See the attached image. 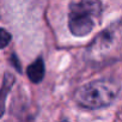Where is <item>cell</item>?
<instances>
[{"label":"cell","mask_w":122,"mask_h":122,"mask_svg":"<svg viewBox=\"0 0 122 122\" xmlns=\"http://www.w3.org/2000/svg\"><path fill=\"white\" fill-rule=\"evenodd\" d=\"M85 57L93 65H107L122 59V19L105 28L91 41Z\"/></svg>","instance_id":"obj_1"},{"label":"cell","mask_w":122,"mask_h":122,"mask_svg":"<svg viewBox=\"0 0 122 122\" xmlns=\"http://www.w3.org/2000/svg\"><path fill=\"white\" fill-rule=\"evenodd\" d=\"M120 92V84L112 79H99L80 86L76 93V102L86 109H101L110 105Z\"/></svg>","instance_id":"obj_2"},{"label":"cell","mask_w":122,"mask_h":122,"mask_svg":"<svg viewBox=\"0 0 122 122\" xmlns=\"http://www.w3.org/2000/svg\"><path fill=\"white\" fill-rule=\"evenodd\" d=\"M102 15L101 0H79L70 5L68 29L76 37L87 36L99 23Z\"/></svg>","instance_id":"obj_3"},{"label":"cell","mask_w":122,"mask_h":122,"mask_svg":"<svg viewBox=\"0 0 122 122\" xmlns=\"http://www.w3.org/2000/svg\"><path fill=\"white\" fill-rule=\"evenodd\" d=\"M44 73H46L44 62H43V60L41 57H38L37 60H35L34 62L28 67V70H26V74H28L29 79L34 84L41 83L42 79L44 78Z\"/></svg>","instance_id":"obj_4"},{"label":"cell","mask_w":122,"mask_h":122,"mask_svg":"<svg viewBox=\"0 0 122 122\" xmlns=\"http://www.w3.org/2000/svg\"><path fill=\"white\" fill-rule=\"evenodd\" d=\"M15 77L11 73H6L3 80V86L0 89V117L5 112V102L7 98V95L10 93L13 84H15Z\"/></svg>","instance_id":"obj_5"},{"label":"cell","mask_w":122,"mask_h":122,"mask_svg":"<svg viewBox=\"0 0 122 122\" xmlns=\"http://www.w3.org/2000/svg\"><path fill=\"white\" fill-rule=\"evenodd\" d=\"M11 42V34L5 29H0V49L5 48Z\"/></svg>","instance_id":"obj_6"},{"label":"cell","mask_w":122,"mask_h":122,"mask_svg":"<svg viewBox=\"0 0 122 122\" xmlns=\"http://www.w3.org/2000/svg\"><path fill=\"white\" fill-rule=\"evenodd\" d=\"M11 61H12V64H15V67H16V70L20 72V64H19V61H18V59H17V56H16V55H12V59H11Z\"/></svg>","instance_id":"obj_7"}]
</instances>
